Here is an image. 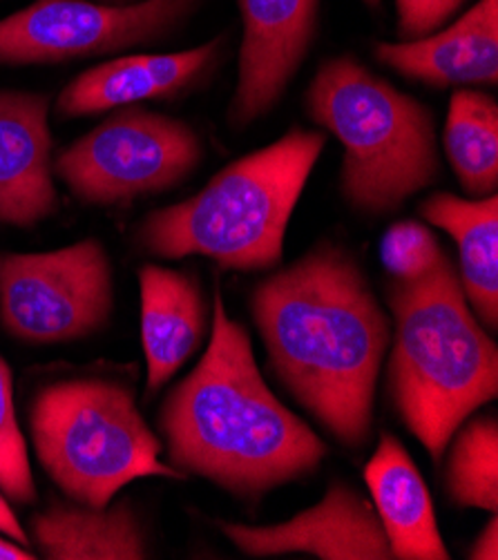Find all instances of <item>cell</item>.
Wrapping results in <instances>:
<instances>
[{
    "label": "cell",
    "mask_w": 498,
    "mask_h": 560,
    "mask_svg": "<svg viewBox=\"0 0 498 560\" xmlns=\"http://www.w3.org/2000/svg\"><path fill=\"white\" fill-rule=\"evenodd\" d=\"M248 306L268 371L326 433L362 452L392 319L356 257L322 242L257 282Z\"/></svg>",
    "instance_id": "6da1fadb"
},
{
    "label": "cell",
    "mask_w": 498,
    "mask_h": 560,
    "mask_svg": "<svg viewBox=\"0 0 498 560\" xmlns=\"http://www.w3.org/2000/svg\"><path fill=\"white\" fill-rule=\"evenodd\" d=\"M169 465L242 500L315 474L324 440L264 382L248 330L215 291L208 349L165 396L159 416Z\"/></svg>",
    "instance_id": "7a4b0ae2"
},
{
    "label": "cell",
    "mask_w": 498,
    "mask_h": 560,
    "mask_svg": "<svg viewBox=\"0 0 498 560\" xmlns=\"http://www.w3.org/2000/svg\"><path fill=\"white\" fill-rule=\"evenodd\" d=\"M394 317L390 394L398 418L440 463L456 429L498 396V349L472 313L450 257L418 282L386 284Z\"/></svg>",
    "instance_id": "3957f363"
},
{
    "label": "cell",
    "mask_w": 498,
    "mask_h": 560,
    "mask_svg": "<svg viewBox=\"0 0 498 560\" xmlns=\"http://www.w3.org/2000/svg\"><path fill=\"white\" fill-rule=\"evenodd\" d=\"M324 145L322 132L296 128L229 163L190 199L150 212L137 229L139 248L161 259L206 257L238 272L278 268Z\"/></svg>",
    "instance_id": "277c9868"
},
{
    "label": "cell",
    "mask_w": 498,
    "mask_h": 560,
    "mask_svg": "<svg viewBox=\"0 0 498 560\" xmlns=\"http://www.w3.org/2000/svg\"><path fill=\"white\" fill-rule=\"evenodd\" d=\"M309 119L343 143L340 195L360 214L396 212L440 177L427 105L354 56L324 61L304 96Z\"/></svg>",
    "instance_id": "5b68a950"
},
{
    "label": "cell",
    "mask_w": 498,
    "mask_h": 560,
    "mask_svg": "<svg viewBox=\"0 0 498 560\" xmlns=\"http://www.w3.org/2000/svg\"><path fill=\"white\" fill-rule=\"evenodd\" d=\"M27 420L43 471L79 505L103 510L137 478H186L161 463L163 442L121 382H51L34 394Z\"/></svg>",
    "instance_id": "8992f818"
},
{
    "label": "cell",
    "mask_w": 498,
    "mask_h": 560,
    "mask_svg": "<svg viewBox=\"0 0 498 560\" xmlns=\"http://www.w3.org/2000/svg\"><path fill=\"white\" fill-rule=\"evenodd\" d=\"M201 159L188 124L128 105L54 159V175L88 206H119L179 186Z\"/></svg>",
    "instance_id": "52a82bcc"
},
{
    "label": "cell",
    "mask_w": 498,
    "mask_h": 560,
    "mask_svg": "<svg viewBox=\"0 0 498 560\" xmlns=\"http://www.w3.org/2000/svg\"><path fill=\"white\" fill-rule=\"evenodd\" d=\"M115 311L113 259L99 240L0 255V326L23 345H70L101 332Z\"/></svg>",
    "instance_id": "ba28073f"
},
{
    "label": "cell",
    "mask_w": 498,
    "mask_h": 560,
    "mask_svg": "<svg viewBox=\"0 0 498 560\" xmlns=\"http://www.w3.org/2000/svg\"><path fill=\"white\" fill-rule=\"evenodd\" d=\"M193 8L195 0H141L132 5L36 0L0 21V63H68L157 43Z\"/></svg>",
    "instance_id": "9c48e42d"
},
{
    "label": "cell",
    "mask_w": 498,
    "mask_h": 560,
    "mask_svg": "<svg viewBox=\"0 0 498 560\" xmlns=\"http://www.w3.org/2000/svg\"><path fill=\"white\" fill-rule=\"evenodd\" d=\"M244 38L240 79L229 105L238 130L278 105L313 45L320 0H240Z\"/></svg>",
    "instance_id": "30bf717a"
},
{
    "label": "cell",
    "mask_w": 498,
    "mask_h": 560,
    "mask_svg": "<svg viewBox=\"0 0 498 560\" xmlns=\"http://www.w3.org/2000/svg\"><path fill=\"white\" fill-rule=\"evenodd\" d=\"M217 527L242 553L268 558L311 553L320 560H392L373 502L336 480L311 510L268 527L219 521Z\"/></svg>",
    "instance_id": "8fae6325"
},
{
    "label": "cell",
    "mask_w": 498,
    "mask_h": 560,
    "mask_svg": "<svg viewBox=\"0 0 498 560\" xmlns=\"http://www.w3.org/2000/svg\"><path fill=\"white\" fill-rule=\"evenodd\" d=\"M49 98L0 90V223L32 229L59 212Z\"/></svg>",
    "instance_id": "7c38bea8"
},
{
    "label": "cell",
    "mask_w": 498,
    "mask_h": 560,
    "mask_svg": "<svg viewBox=\"0 0 498 560\" xmlns=\"http://www.w3.org/2000/svg\"><path fill=\"white\" fill-rule=\"evenodd\" d=\"M373 54L382 66L431 88L496 85L498 0H478L456 23L429 36L375 43Z\"/></svg>",
    "instance_id": "4fadbf2b"
},
{
    "label": "cell",
    "mask_w": 498,
    "mask_h": 560,
    "mask_svg": "<svg viewBox=\"0 0 498 560\" xmlns=\"http://www.w3.org/2000/svg\"><path fill=\"white\" fill-rule=\"evenodd\" d=\"M221 38L173 54H139L105 61L74 81L57 98L66 119L92 117L152 98H171L188 90L215 61Z\"/></svg>",
    "instance_id": "5bb4252c"
},
{
    "label": "cell",
    "mask_w": 498,
    "mask_h": 560,
    "mask_svg": "<svg viewBox=\"0 0 498 560\" xmlns=\"http://www.w3.org/2000/svg\"><path fill=\"white\" fill-rule=\"evenodd\" d=\"M139 298L146 390L154 396L204 345L210 306L193 275L157 264L139 268Z\"/></svg>",
    "instance_id": "9a60e30c"
},
{
    "label": "cell",
    "mask_w": 498,
    "mask_h": 560,
    "mask_svg": "<svg viewBox=\"0 0 498 560\" xmlns=\"http://www.w3.org/2000/svg\"><path fill=\"white\" fill-rule=\"evenodd\" d=\"M373 510L396 560H450L442 542L431 493L394 433H382L364 467Z\"/></svg>",
    "instance_id": "2e32d148"
},
{
    "label": "cell",
    "mask_w": 498,
    "mask_h": 560,
    "mask_svg": "<svg viewBox=\"0 0 498 560\" xmlns=\"http://www.w3.org/2000/svg\"><path fill=\"white\" fill-rule=\"evenodd\" d=\"M30 540L49 560H143L146 529L130 500L103 510L79 502H51L30 521Z\"/></svg>",
    "instance_id": "e0dca14e"
},
{
    "label": "cell",
    "mask_w": 498,
    "mask_h": 560,
    "mask_svg": "<svg viewBox=\"0 0 498 560\" xmlns=\"http://www.w3.org/2000/svg\"><path fill=\"white\" fill-rule=\"evenodd\" d=\"M431 226L452 235L459 248V279L465 300L485 330L498 328V197L436 192L420 203Z\"/></svg>",
    "instance_id": "ac0fdd59"
},
{
    "label": "cell",
    "mask_w": 498,
    "mask_h": 560,
    "mask_svg": "<svg viewBox=\"0 0 498 560\" xmlns=\"http://www.w3.org/2000/svg\"><path fill=\"white\" fill-rule=\"evenodd\" d=\"M442 148L461 188L472 197L496 195L498 188V105L480 90L452 94Z\"/></svg>",
    "instance_id": "d6986e66"
},
{
    "label": "cell",
    "mask_w": 498,
    "mask_h": 560,
    "mask_svg": "<svg viewBox=\"0 0 498 560\" xmlns=\"http://www.w3.org/2000/svg\"><path fill=\"white\" fill-rule=\"evenodd\" d=\"M445 491L454 505L496 514L498 510V420H465L452 435Z\"/></svg>",
    "instance_id": "ffe728a7"
},
{
    "label": "cell",
    "mask_w": 498,
    "mask_h": 560,
    "mask_svg": "<svg viewBox=\"0 0 498 560\" xmlns=\"http://www.w3.org/2000/svg\"><path fill=\"white\" fill-rule=\"evenodd\" d=\"M0 491L14 505L36 502L27 442L14 409L12 371L3 355H0Z\"/></svg>",
    "instance_id": "44dd1931"
},
{
    "label": "cell",
    "mask_w": 498,
    "mask_h": 560,
    "mask_svg": "<svg viewBox=\"0 0 498 560\" xmlns=\"http://www.w3.org/2000/svg\"><path fill=\"white\" fill-rule=\"evenodd\" d=\"M380 257L394 282H418L445 259L436 235L418 221H396L386 229Z\"/></svg>",
    "instance_id": "7402d4cb"
},
{
    "label": "cell",
    "mask_w": 498,
    "mask_h": 560,
    "mask_svg": "<svg viewBox=\"0 0 498 560\" xmlns=\"http://www.w3.org/2000/svg\"><path fill=\"white\" fill-rule=\"evenodd\" d=\"M465 0H396L398 32L405 40H416L442 30Z\"/></svg>",
    "instance_id": "603a6c76"
},
{
    "label": "cell",
    "mask_w": 498,
    "mask_h": 560,
    "mask_svg": "<svg viewBox=\"0 0 498 560\" xmlns=\"http://www.w3.org/2000/svg\"><path fill=\"white\" fill-rule=\"evenodd\" d=\"M470 560H496L498 558V518H489L485 529L476 536L472 549L467 551Z\"/></svg>",
    "instance_id": "cb8c5ba5"
},
{
    "label": "cell",
    "mask_w": 498,
    "mask_h": 560,
    "mask_svg": "<svg viewBox=\"0 0 498 560\" xmlns=\"http://www.w3.org/2000/svg\"><path fill=\"white\" fill-rule=\"evenodd\" d=\"M0 534H5L8 538L25 545L32 549V540H30V534L25 532V527L21 525V521L16 518L14 510L10 508V500L3 495V491H0Z\"/></svg>",
    "instance_id": "d4e9b609"
},
{
    "label": "cell",
    "mask_w": 498,
    "mask_h": 560,
    "mask_svg": "<svg viewBox=\"0 0 498 560\" xmlns=\"http://www.w3.org/2000/svg\"><path fill=\"white\" fill-rule=\"evenodd\" d=\"M38 558L30 547L0 534V560H34Z\"/></svg>",
    "instance_id": "484cf974"
},
{
    "label": "cell",
    "mask_w": 498,
    "mask_h": 560,
    "mask_svg": "<svg viewBox=\"0 0 498 560\" xmlns=\"http://www.w3.org/2000/svg\"><path fill=\"white\" fill-rule=\"evenodd\" d=\"M96 3H109V5H132V3H141V0H96Z\"/></svg>",
    "instance_id": "4316f807"
},
{
    "label": "cell",
    "mask_w": 498,
    "mask_h": 560,
    "mask_svg": "<svg viewBox=\"0 0 498 560\" xmlns=\"http://www.w3.org/2000/svg\"><path fill=\"white\" fill-rule=\"evenodd\" d=\"M369 8H380V0H364Z\"/></svg>",
    "instance_id": "83f0119b"
}]
</instances>
